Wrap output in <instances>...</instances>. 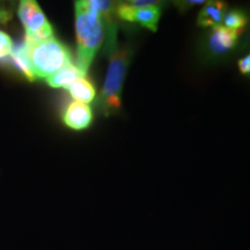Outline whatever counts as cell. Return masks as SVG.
Wrapping results in <instances>:
<instances>
[{"instance_id":"obj_7","label":"cell","mask_w":250,"mask_h":250,"mask_svg":"<svg viewBox=\"0 0 250 250\" xmlns=\"http://www.w3.org/2000/svg\"><path fill=\"white\" fill-rule=\"evenodd\" d=\"M227 5L223 1H208L205 2L199 12L197 23L201 27H217L223 22L226 14Z\"/></svg>"},{"instance_id":"obj_14","label":"cell","mask_w":250,"mask_h":250,"mask_svg":"<svg viewBox=\"0 0 250 250\" xmlns=\"http://www.w3.org/2000/svg\"><path fill=\"white\" fill-rule=\"evenodd\" d=\"M130 6H132L134 8H144V7H149V6H155L159 5L158 1H151V0H133V1H127Z\"/></svg>"},{"instance_id":"obj_8","label":"cell","mask_w":250,"mask_h":250,"mask_svg":"<svg viewBox=\"0 0 250 250\" xmlns=\"http://www.w3.org/2000/svg\"><path fill=\"white\" fill-rule=\"evenodd\" d=\"M85 76L86 74H83L77 65L71 62V64L61 68L58 72H56L55 74H52L51 77H49L48 79H46V83H48L49 86H51L52 88L68 89V87L73 85L77 80H79L80 78H83Z\"/></svg>"},{"instance_id":"obj_15","label":"cell","mask_w":250,"mask_h":250,"mask_svg":"<svg viewBox=\"0 0 250 250\" xmlns=\"http://www.w3.org/2000/svg\"><path fill=\"white\" fill-rule=\"evenodd\" d=\"M176 4H177V7L182 9V11H186V9L193 7V6L205 4V1L204 0H186V1H180V2H176Z\"/></svg>"},{"instance_id":"obj_1","label":"cell","mask_w":250,"mask_h":250,"mask_svg":"<svg viewBox=\"0 0 250 250\" xmlns=\"http://www.w3.org/2000/svg\"><path fill=\"white\" fill-rule=\"evenodd\" d=\"M76 30L78 41L77 66L86 74L104 37L102 19L96 11L94 0L76 2Z\"/></svg>"},{"instance_id":"obj_16","label":"cell","mask_w":250,"mask_h":250,"mask_svg":"<svg viewBox=\"0 0 250 250\" xmlns=\"http://www.w3.org/2000/svg\"><path fill=\"white\" fill-rule=\"evenodd\" d=\"M239 68L243 74H250V55L246 56L239 62Z\"/></svg>"},{"instance_id":"obj_3","label":"cell","mask_w":250,"mask_h":250,"mask_svg":"<svg viewBox=\"0 0 250 250\" xmlns=\"http://www.w3.org/2000/svg\"><path fill=\"white\" fill-rule=\"evenodd\" d=\"M131 59V51L127 48H115L111 51L104 83L99 96V104L105 116L121 108V93L127 67Z\"/></svg>"},{"instance_id":"obj_4","label":"cell","mask_w":250,"mask_h":250,"mask_svg":"<svg viewBox=\"0 0 250 250\" xmlns=\"http://www.w3.org/2000/svg\"><path fill=\"white\" fill-rule=\"evenodd\" d=\"M19 18L26 30V39L41 41L52 37L54 29L36 1L22 0L19 5Z\"/></svg>"},{"instance_id":"obj_6","label":"cell","mask_w":250,"mask_h":250,"mask_svg":"<svg viewBox=\"0 0 250 250\" xmlns=\"http://www.w3.org/2000/svg\"><path fill=\"white\" fill-rule=\"evenodd\" d=\"M240 34L227 29L224 26L213 27L208 37V48L214 55H224L236 44L237 37Z\"/></svg>"},{"instance_id":"obj_12","label":"cell","mask_w":250,"mask_h":250,"mask_svg":"<svg viewBox=\"0 0 250 250\" xmlns=\"http://www.w3.org/2000/svg\"><path fill=\"white\" fill-rule=\"evenodd\" d=\"M223 23L224 27L227 28V29L235 31L237 34H241L243 28H245L247 24V17L243 12L234 9V11L227 12V13L225 14Z\"/></svg>"},{"instance_id":"obj_13","label":"cell","mask_w":250,"mask_h":250,"mask_svg":"<svg viewBox=\"0 0 250 250\" xmlns=\"http://www.w3.org/2000/svg\"><path fill=\"white\" fill-rule=\"evenodd\" d=\"M13 51L12 39L4 31H0V58H6L11 56Z\"/></svg>"},{"instance_id":"obj_10","label":"cell","mask_w":250,"mask_h":250,"mask_svg":"<svg viewBox=\"0 0 250 250\" xmlns=\"http://www.w3.org/2000/svg\"><path fill=\"white\" fill-rule=\"evenodd\" d=\"M68 90H70L72 98L76 100L77 102L85 103V104L92 102L96 95L95 87L85 77L77 80L73 85L68 87Z\"/></svg>"},{"instance_id":"obj_2","label":"cell","mask_w":250,"mask_h":250,"mask_svg":"<svg viewBox=\"0 0 250 250\" xmlns=\"http://www.w3.org/2000/svg\"><path fill=\"white\" fill-rule=\"evenodd\" d=\"M23 45L35 78L46 80L61 68L71 64L68 49L54 36L41 41L24 39Z\"/></svg>"},{"instance_id":"obj_11","label":"cell","mask_w":250,"mask_h":250,"mask_svg":"<svg viewBox=\"0 0 250 250\" xmlns=\"http://www.w3.org/2000/svg\"><path fill=\"white\" fill-rule=\"evenodd\" d=\"M11 58L14 66L17 67L28 80L33 81L36 79L35 76H34L33 71H31L29 61H28L27 58L23 42L21 43V44H18L17 46H13V51H12L11 54Z\"/></svg>"},{"instance_id":"obj_5","label":"cell","mask_w":250,"mask_h":250,"mask_svg":"<svg viewBox=\"0 0 250 250\" xmlns=\"http://www.w3.org/2000/svg\"><path fill=\"white\" fill-rule=\"evenodd\" d=\"M62 121L71 129L83 130L88 127L93 121L92 109L85 103L73 101L65 109Z\"/></svg>"},{"instance_id":"obj_9","label":"cell","mask_w":250,"mask_h":250,"mask_svg":"<svg viewBox=\"0 0 250 250\" xmlns=\"http://www.w3.org/2000/svg\"><path fill=\"white\" fill-rule=\"evenodd\" d=\"M129 4V2H127ZM132 7V6H131ZM161 11L158 5L149 6V7L144 8H134L132 7V17H131V22H138L143 27L147 28L152 31H156L158 29V23L160 20Z\"/></svg>"}]
</instances>
